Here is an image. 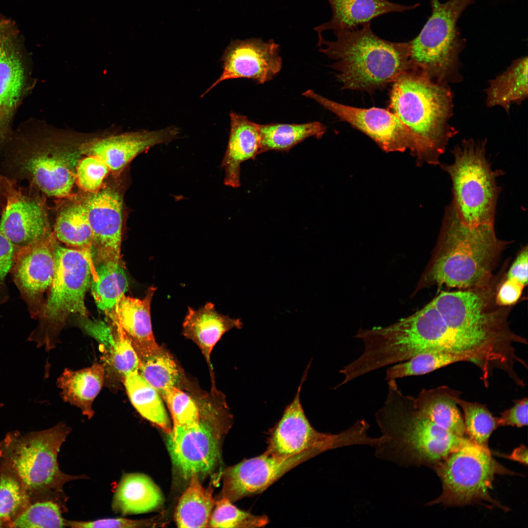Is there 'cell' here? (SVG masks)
<instances>
[{"label": "cell", "instance_id": "6da1fadb", "mask_svg": "<svg viewBox=\"0 0 528 528\" xmlns=\"http://www.w3.org/2000/svg\"><path fill=\"white\" fill-rule=\"evenodd\" d=\"M508 244L498 238L494 224L472 226L463 222L451 203L445 208L436 245L413 295L432 286L459 289L491 287L493 271Z\"/></svg>", "mask_w": 528, "mask_h": 528}, {"label": "cell", "instance_id": "7a4b0ae2", "mask_svg": "<svg viewBox=\"0 0 528 528\" xmlns=\"http://www.w3.org/2000/svg\"><path fill=\"white\" fill-rule=\"evenodd\" d=\"M388 394L375 413L387 440L375 447L379 458L399 465H425L432 469L452 452L471 441L456 435L421 414L413 397L404 395L396 379L388 380Z\"/></svg>", "mask_w": 528, "mask_h": 528}, {"label": "cell", "instance_id": "3957f363", "mask_svg": "<svg viewBox=\"0 0 528 528\" xmlns=\"http://www.w3.org/2000/svg\"><path fill=\"white\" fill-rule=\"evenodd\" d=\"M389 95L388 110L415 138L413 155L417 164L440 165L441 156L455 134L449 122L453 96L446 83L411 69L393 83Z\"/></svg>", "mask_w": 528, "mask_h": 528}, {"label": "cell", "instance_id": "277c9868", "mask_svg": "<svg viewBox=\"0 0 528 528\" xmlns=\"http://www.w3.org/2000/svg\"><path fill=\"white\" fill-rule=\"evenodd\" d=\"M336 40L328 41L319 35L320 51L335 60L342 89L372 93L393 83L412 69L409 44L382 39L371 28V22L360 28L334 32Z\"/></svg>", "mask_w": 528, "mask_h": 528}, {"label": "cell", "instance_id": "5b68a950", "mask_svg": "<svg viewBox=\"0 0 528 528\" xmlns=\"http://www.w3.org/2000/svg\"><path fill=\"white\" fill-rule=\"evenodd\" d=\"M70 432V428L61 422L49 429L24 435L11 432L0 442L1 466L13 472L28 493H51L65 509V484L87 478L66 474L59 468L58 455Z\"/></svg>", "mask_w": 528, "mask_h": 528}, {"label": "cell", "instance_id": "8992f818", "mask_svg": "<svg viewBox=\"0 0 528 528\" xmlns=\"http://www.w3.org/2000/svg\"><path fill=\"white\" fill-rule=\"evenodd\" d=\"M486 141L465 139L451 151L453 161L441 164L452 182L451 202L466 224H494L501 188L498 178L504 174L493 170L486 155Z\"/></svg>", "mask_w": 528, "mask_h": 528}, {"label": "cell", "instance_id": "52a82bcc", "mask_svg": "<svg viewBox=\"0 0 528 528\" xmlns=\"http://www.w3.org/2000/svg\"><path fill=\"white\" fill-rule=\"evenodd\" d=\"M74 133L55 132L26 143L7 156L15 176L27 180L46 196L71 198L75 173L83 155Z\"/></svg>", "mask_w": 528, "mask_h": 528}, {"label": "cell", "instance_id": "ba28073f", "mask_svg": "<svg viewBox=\"0 0 528 528\" xmlns=\"http://www.w3.org/2000/svg\"><path fill=\"white\" fill-rule=\"evenodd\" d=\"M92 278L89 261L79 250L60 246L55 251V265L48 297L39 315V323L27 340L48 351L71 314L87 317L85 296Z\"/></svg>", "mask_w": 528, "mask_h": 528}, {"label": "cell", "instance_id": "9c48e42d", "mask_svg": "<svg viewBox=\"0 0 528 528\" xmlns=\"http://www.w3.org/2000/svg\"><path fill=\"white\" fill-rule=\"evenodd\" d=\"M432 14L418 35L409 44L412 68L433 80L446 83L458 77L459 56L464 43L457 22L475 0H430Z\"/></svg>", "mask_w": 528, "mask_h": 528}, {"label": "cell", "instance_id": "30bf717a", "mask_svg": "<svg viewBox=\"0 0 528 528\" xmlns=\"http://www.w3.org/2000/svg\"><path fill=\"white\" fill-rule=\"evenodd\" d=\"M443 490L428 505L462 506L486 502L506 510L507 508L489 495L497 474H513L499 463L486 450L472 441L452 452L433 468Z\"/></svg>", "mask_w": 528, "mask_h": 528}, {"label": "cell", "instance_id": "8fae6325", "mask_svg": "<svg viewBox=\"0 0 528 528\" xmlns=\"http://www.w3.org/2000/svg\"><path fill=\"white\" fill-rule=\"evenodd\" d=\"M308 365L292 401L286 406L283 416L270 430L264 452L288 457L313 449L323 452L339 447L358 444L372 446L374 438L368 436L370 426L364 419L358 420L347 430L336 434L323 433L310 424L300 401V392L306 379Z\"/></svg>", "mask_w": 528, "mask_h": 528}, {"label": "cell", "instance_id": "7c38bea8", "mask_svg": "<svg viewBox=\"0 0 528 528\" xmlns=\"http://www.w3.org/2000/svg\"><path fill=\"white\" fill-rule=\"evenodd\" d=\"M313 99L373 140L386 152L409 149L414 155L415 138L407 127L388 109L359 108L334 102L309 89L302 94Z\"/></svg>", "mask_w": 528, "mask_h": 528}, {"label": "cell", "instance_id": "4fadbf2b", "mask_svg": "<svg viewBox=\"0 0 528 528\" xmlns=\"http://www.w3.org/2000/svg\"><path fill=\"white\" fill-rule=\"evenodd\" d=\"M92 233L95 266L101 263L121 264L123 199L115 186L104 184L97 192L82 199Z\"/></svg>", "mask_w": 528, "mask_h": 528}, {"label": "cell", "instance_id": "5bb4252c", "mask_svg": "<svg viewBox=\"0 0 528 528\" xmlns=\"http://www.w3.org/2000/svg\"><path fill=\"white\" fill-rule=\"evenodd\" d=\"M57 240L50 237L20 248L10 271L21 298L31 318L37 319L44 304V293L49 289L55 265Z\"/></svg>", "mask_w": 528, "mask_h": 528}, {"label": "cell", "instance_id": "9a60e30c", "mask_svg": "<svg viewBox=\"0 0 528 528\" xmlns=\"http://www.w3.org/2000/svg\"><path fill=\"white\" fill-rule=\"evenodd\" d=\"M323 453L309 450L288 457L264 452L230 467L224 473L222 497L231 502L261 493L288 471L306 461Z\"/></svg>", "mask_w": 528, "mask_h": 528}, {"label": "cell", "instance_id": "2e32d148", "mask_svg": "<svg viewBox=\"0 0 528 528\" xmlns=\"http://www.w3.org/2000/svg\"><path fill=\"white\" fill-rule=\"evenodd\" d=\"M212 421L200 411L198 425L173 427L167 434V446L173 463L185 479L210 472L219 461V442Z\"/></svg>", "mask_w": 528, "mask_h": 528}, {"label": "cell", "instance_id": "e0dca14e", "mask_svg": "<svg viewBox=\"0 0 528 528\" xmlns=\"http://www.w3.org/2000/svg\"><path fill=\"white\" fill-rule=\"evenodd\" d=\"M279 51V45L273 40L264 42L253 39L232 42L220 59L222 73L201 97L217 85L229 79H250L258 84L271 80L282 68V59Z\"/></svg>", "mask_w": 528, "mask_h": 528}, {"label": "cell", "instance_id": "ac0fdd59", "mask_svg": "<svg viewBox=\"0 0 528 528\" xmlns=\"http://www.w3.org/2000/svg\"><path fill=\"white\" fill-rule=\"evenodd\" d=\"M180 130L176 126L155 131L139 130L88 138L80 149L83 155L101 158L110 173H120L136 157L151 148L176 139Z\"/></svg>", "mask_w": 528, "mask_h": 528}, {"label": "cell", "instance_id": "d6986e66", "mask_svg": "<svg viewBox=\"0 0 528 528\" xmlns=\"http://www.w3.org/2000/svg\"><path fill=\"white\" fill-rule=\"evenodd\" d=\"M0 232L20 248L50 237L53 232L43 200L15 188L1 211Z\"/></svg>", "mask_w": 528, "mask_h": 528}, {"label": "cell", "instance_id": "ffe728a7", "mask_svg": "<svg viewBox=\"0 0 528 528\" xmlns=\"http://www.w3.org/2000/svg\"><path fill=\"white\" fill-rule=\"evenodd\" d=\"M156 290L152 286L142 299L123 295L109 311L105 312L112 323L126 334L140 360L160 351L152 330L151 305Z\"/></svg>", "mask_w": 528, "mask_h": 528}, {"label": "cell", "instance_id": "44dd1931", "mask_svg": "<svg viewBox=\"0 0 528 528\" xmlns=\"http://www.w3.org/2000/svg\"><path fill=\"white\" fill-rule=\"evenodd\" d=\"M229 139L221 167L225 172L224 184L227 186L238 188L241 185V164L254 159L259 154V124L233 111L229 113Z\"/></svg>", "mask_w": 528, "mask_h": 528}, {"label": "cell", "instance_id": "7402d4cb", "mask_svg": "<svg viewBox=\"0 0 528 528\" xmlns=\"http://www.w3.org/2000/svg\"><path fill=\"white\" fill-rule=\"evenodd\" d=\"M242 326L240 319L219 313L214 304L208 302L197 309L188 307L182 333L199 347L209 362L212 351L221 336L230 330L241 329Z\"/></svg>", "mask_w": 528, "mask_h": 528}, {"label": "cell", "instance_id": "603a6c76", "mask_svg": "<svg viewBox=\"0 0 528 528\" xmlns=\"http://www.w3.org/2000/svg\"><path fill=\"white\" fill-rule=\"evenodd\" d=\"M332 9V18L317 28L318 33L334 32L356 29L382 15L403 12L416 8L418 4L404 5L388 0H328Z\"/></svg>", "mask_w": 528, "mask_h": 528}, {"label": "cell", "instance_id": "cb8c5ba5", "mask_svg": "<svg viewBox=\"0 0 528 528\" xmlns=\"http://www.w3.org/2000/svg\"><path fill=\"white\" fill-rule=\"evenodd\" d=\"M19 34L12 21L0 44V122L11 114L23 88L24 71L16 44Z\"/></svg>", "mask_w": 528, "mask_h": 528}, {"label": "cell", "instance_id": "d4e9b609", "mask_svg": "<svg viewBox=\"0 0 528 528\" xmlns=\"http://www.w3.org/2000/svg\"><path fill=\"white\" fill-rule=\"evenodd\" d=\"M52 232L57 241L85 254L90 264L92 281H97L92 254V233L82 199L72 200L59 210Z\"/></svg>", "mask_w": 528, "mask_h": 528}, {"label": "cell", "instance_id": "484cf974", "mask_svg": "<svg viewBox=\"0 0 528 528\" xmlns=\"http://www.w3.org/2000/svg\"><path fill=\"white\" fill-rule=\"evenodd\" d=\"M163 502V496L153 481L139 473H123L113 497V511L122 515L152 511Z\"/></svg>", "mask_w": 528, "mask_h": 528}, {"label": "cell", "instance_id": "4316f807", "mask_svg": "<svg viewBox=\"0 0 528 528\" xmlns=\"http://www.w3.org/2000/svg\"><path fill=\"white\" fill-rule=\"evenodd\" d=\"M461 392L447 386L423 389L414 404L422 415L446 430L461 437H467L463 417L456 401Z\"/></svg>", "mask_w": 528, "mask_h": 528}, {"label": "cell", "instance_id": "83f0119b", "mask_svg": "<svg viewBox=\"0 0 528 528\" xmlns=\"http://www.w3.org/2000/svg\"><path fill=\"white\" fill-rule=\"evenodd\" d=\"M105 365L96 363L77 371L66 369L57 380L64 400L81 409L88 418L94 412L93 402L104 381Z\"/></svg>", "mask_w": 528, "mask_h": 528}, {"label": "cell", "instance_id": "f1b7e54d", "mask_svg": "<svg viewBox=\"0 0 528 528\" xmlns=\"http://www.w3.org/2000/svg\"><path fill=\"white\" fill-rule=\"evenodd\" d=\"M488 107L501 106L508 112L512 103L528 97V58L515 60L501 74L489 81L486 89Z\"/></svg>", "mask_w": 528, "mask_h": 528}, {"label": "cell", "instance_id": "f546056e", "mask_svg": "<svg viewBox=\"0 0 528 528\" xmlns=\"http://www.w3.org/2000/svg\"><path fill=\"white\" fill-rule=\"evenodd\" d=\"M122 380L131 403L138 412L167 434L171 433L170 420L158 392L138 372L126 375Z\"/></svg>", "mask_w": 528, "mask_h": 528}, {"label": "cell", "instance_id": "4dcf8cb0", "mask_svg": "<svg viewBox=\"0 0 528 528\" xmlns=\"http://www.w3.org/2000/svg\"><path fill=\"white\" fill-rule=\"evenodd\" d=\"M259 130L261 154L272 150L288 151L310 137L320 139L327 128L321 122L315 121L299 124H259Z\"/></svg>", "mask_w": 528, "mask_h": 528}, {"label": "cell", "instance_id": "1f68e13d", "mask_svg": "<svg viewBox=\"0 0 528 528\" xmlns=\"http://www.w3.org/2000/svg\"><path fill=\"white\" fill-rule=\"evenodd\" d=\"M190 479L177 504L176 522L179 528H206L215 504L212 493L201 485L197 474Z\"/></svg>", "mask_w": 528, "mask_h": 528}, {"label": "cell", "instance_id": "d6a6232c", "mask_svg": "<svg viewBox=\"0 0 528 528\" xmlns=\"http://www.w3.org/2000/svg\"><path fill=\"white\" fill-rule=\"evenodd\" d=\"M95 267L98 280L92 281L91 292L98 308L106 312L127 291L128 280L121 264L101 263Z\"/></svg>", "mask_w": 528, "mask_h": 528}, {"label": "cell", "instance_id": "836d02e7", "mask_svg": "<svg viewBox=\"0 0 528 528\" xmlns=\"http://www.w3.org/2000/svg\"><path fill=\"white\" fill-rule=\"evenodd\" d=\"M460 396L456 397V401L463 411L466 436L473 442L490 451L488 440L498 428L496 418L485 405L463 400Z\"/></svg>", "mask_w": 528, "mask_h": 528}, {"label": "cell", "instance_id": "e575fe53", "mask_svg": "<svg viewBox=\"0 0 528 528\" xmlns=\"http://www.w3.org/2000/svg\"><path fill=\"white\" fill-rule=\"evenodd\" d=\"M140 361L138 373L162 397L175 386L179 378V371L172 356L164 349Z\"/></svg>", "mask_w": 528, "mask_h": 528}, {"label": "cell", "instance_id": "d590c367", "mask_svg": "<svg viewBox=\"0 0 528 528\" xmlns=\"http://www.w3.org/2000/svg\"><path fill=\"white\" fill-rule=\"evenodd\" d=\"M29 495L18 477L10 470L0 468V520L7 526L29 505Z\"/></svg>", "mask_w": 528, "mask_h": 528}, {"label": "cell", "instance_id": "8d00e7d4", "mask_svg": "<svg viewBox=\"0 0 528 528\" xmlns=\"http://www.w3.org/2000/svg\"><path fill=\"white\" fill-rule=\"evenodd\" d=\"M112 327L103 341L109 344L108 359L121 379L126 375L138 372L141 361L131 341L122 329L111 322Z\"/></svg>", "mask_w": 528, "mask_h": 528}, {"label": "cell", "instance_id": "74e56055", "mask_svg": "<svg viewBox=\"0 0 528 528\" xmlns=\"http://www.w3.org/2000/svg\"><path fill=\"white\" fill-rule=\"evenodd\" d=\"M462 361L466 362L463 357L451 353L424 352L388 368L385 379L389 380L409 376L422 375L447 365Z\"/></svg>", "mask_w": 528, "mask_h": 528}, {"label": "cell", "instance_id": "f35d334b", "mask_svg": "<svg viewBox=\"0 0 528 528\" xmlns=\"http://www.w3.org/2000/svg\"><path fill=\"white\" fill-rule=\"evenodd\" d=\"M63 508L56 502L45 501L29 506L7 527L21 528L66 527V519L62 515Z\"/></svg>", "mask_w": 528, "mask_h": 528}, {"label": "cell", "instance_id": "ab89813d", "mask_svg": "<svg viewBox=\"0 0 528 528\" xmlns=\"http://www.w3.org/2000/svg\"><path fill=\"white\" fill-rule=\"evenodd\" d=\"M216 503L207 527L210 528H258L269 523L265 515H255L240 509L231 501L222 497Z\"/></svg>", "mask_w": 528, "mask_h": 528}, {"label": "cell", "instance_id": "60d3db41", "mask_svg": "<svg viewBox=\"0 0 528 528\" xmlns=\"http://www.w3.org/2000/svg\"><path fill=\"white\" fill-rule=\"evenodd\" d=\"M171 413L173 427L190 428L200 421L199 408L187 394L176 386L163 397Z\"/></svg>", "mask_w": 528, "mask_h": 528}, {"label": "cell", "instance_id": "b9f144b4", "mask_svg": "<svg viewBox=\"0 0 528 528\" xmlns=\"http://www.w3.org/2000/svg\"><path fill=\"white\" fill-rule=\"evenodd\" d=\"M80 160L75 173V184L87 194L99 191L110 170L106 163L95 155H85Z\"/></svg>", "mask_w": 528, "mask_h": 528}, {"label": "cell", "instance_id": "7bdbcfd3", "mask_svg": "<svg viewBox=\"0 0 528 528\" xmlns=\"http://www.w3.org/2000/svg\"><path fill=\"white\" fill-rule=\"evenodd\" d=\"M20 249L0 232V305L9 298L5 280Z\"/></svg>", "mask_w": 528, "mask_h": 528}, {"label": "cell", "instance_id": "ee69618b", "mask_svg": "<svg viewBox=\"0 0 528 528\" xmlns=\"http://www.w3.org/2000/svg\"><path fill=\"white\" fill-rule=\"evenodd\" d=\"M65 523L66 527L73 528H130L147 527L151 524L147 520H134L123 517L89 521L66 520Z\"/></svg>", "mask_w": 528, "mask_h": 528}, {"label": "cell", "instance_id": "f6af8a7d", "mask_svg": "<svg viewBox=\"0 0 528 528\" xmlns=\"http://www.w3.org/2000/svg\"><path fill=\"white\" fill-rule=\"evenodd\" d=\"M528 399L524 397L516 400L514 405L501 413L496 418L498 427L516 426L522 427L528 425Z\"/></svg>", "mask_w": 528, "mask_h": 528}, {"label": "cell", "instance_id": "bcb514c9", "mask_svg": "<svg viewBox=\"0 0 528 528\" xmlns=\"http://www.w3.org/2000/svg\"><path fill=\"white\" fill-rule=\"evenodd\" d=\"M524 287L520 283L506 278L496 289V304L504 307L513 305L520 298Z\"/></svg>", "mask_w": 528, "mask_h": 528}, {"label": "cell", "instance_id": "7dc6e473", "mask_svg": "<svg viewBox=\"0 0 528 528\" xmlns=\"http://www.w3.org/2000/svg\"><path fill=\"white\" fill-rule=\"evenodd\" d=\"M528 246L524 247L510 267L506 278L515 280L525 286L528 284Z\"/></svg>", "mask_w": 528, "mask_h": 528}, {"label": "cell", "instance_id": "c3c4849f", "mask_svg": "<svg viewBox=\"0 0 528 528\" xmlns=\"http://www.w3.org/2000/svg\"><path fill=\"white\" fill-rule=\"evenodd\" d=\"M508 458L527 465L528 464L527 448L524 445L520 446L515 449L512 454L508 456Z\"/></svg>", "mask_w": 528, "mask_h": 528}, {"label": "cell", "instance_id": "681fc988", "mask_svg": "<svg viewBox=\"0 0 528 528\" xmlns=\"http://www.w3.org/2000/svg\"><path fill=\"white\" fill-rule=\"evenodd\" d=\"M11 21V20H9L4 16H0V44Z\"/></svg>", "mask_w": 528, "mask_h": 528}, {"label": "cell", "instance_id": "f907efd6", "mask_svg": "<svg viewBox=\"0 0 528 528\" xmlns=\"http://www.w3.org/2000/svg\"><path fill=\"white\" fill-rule=\"evenodd\" d=\"M3 524V523L2 522V521L0 520V527H2Z\"/></svg>", "mask_w": 528, "mask_h": 528}, {"label": "cell", "instance_id": "816d5d0a", "mask_svg": "<svg viewBox=\"0 0 528 528\" xmlns=\"http://www.w3.org/2000/svg\"><path fill=\"white\" fill-rule=\"evenodd\" d=\"M3 406V404L0 402V408H1Z\"/></svg>", "mask_w": 528, "mask_h": 528}]
</instances>
